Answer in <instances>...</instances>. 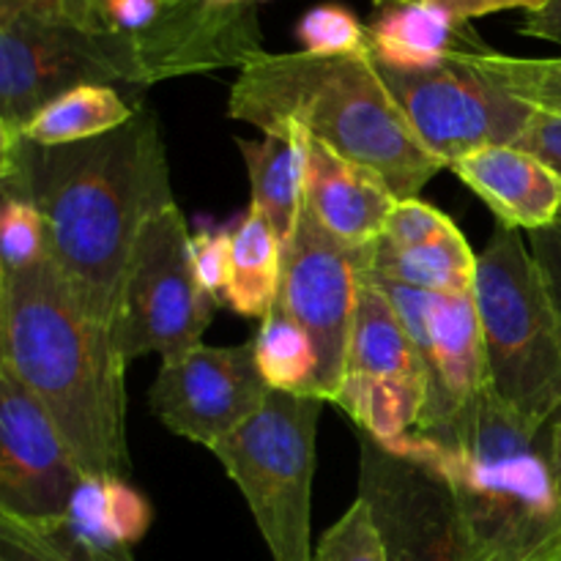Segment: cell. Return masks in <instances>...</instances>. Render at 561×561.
I'll list each match as a JSON object with an SVG mask.
<instances>
[{
    "label": "cell",
    "mask_w": 561,
    "mask_h": 561,
    "mask_svg": "<svg viewBox=\"0 0 561 561\" xmlns=\"http://www.w3.org/2000/svg\"><path fill=\"white\" fill-rule=\"evenodd\" d=\"M425 400L427 389L420 383L345 376L334 405L354 420L359 433L389 449L420 427Z\"/></svg>",
    "instance_id": "603a6c76"
},
{
    "label": "cell",
    "mask_w": 561,
    "mask_h": 561,
    "mask_svg": "<svg viewBox=\"0 0 561 561\" xmlns=\"http://www.w3.org/2000/svg\"><path fill=\"white\" fill-rule=\"evenodd\" d=\"M257 370L272 392L312 394L318 398V351L310 334L288 316L279 305L261 318L255 337Z\"/></svg>",
    "instance_id": "d4e9b609"
},
{
    "label": "cell",
    "mask_w": 561,
    "mask_h": 561,
    "mask_svg": "<svg viewBox=\"0 0 561 561\" xmlns=\"http://www.w3.org/2000/svg\"><path fill=\"white\" fill-rule=\"evenodd\" d=\"M345 376L376 378V381H405L427 389L425 365L403 318L381 288L362 272L359 305L348 345Z\"/></svg>",
    "instance_id": "d6986e66"
},
{
    "label": "cell",
    "mask_w": 561,
    "mask_h": 561,
    "mask_svg": "<svg viewBox=\"0 0 561 561\" xmlns=\"http://www.w3.org/2000/svg\"><path fill=\"white\" fill-rule=\"evenodd\" d=\"M455 228L458 225L447 214L438 211L431 203L420 201V197H411V201H398L381 239L394 247H414L422 241L438 239Z\"/></svg>",
    "instance_id": "1f68e13d"
},
{
    "label": "cell",
    "mask_w": 561,
    "mask_h": 561,
    "mask_svg": "<svg viewBox=\"0 0 561 561\" xmlns=\"http://www.w3.org/2000/svg\"><path fill=\"white\" fill-rule=\"evenodd\" d=\"M520 33L561 47V0H546L542 9L526 14V20L520 22Z\"/></svg>",
    "instance_id": "8d00e7d4"
},
{
    "label": "cell",
    "mask_w": 561,
    "mask_h": 561,
    "mask_svg": "<svg viewBox=\"0 0 561 561\" xmlns=\"http://www.w3.org/2000/svg\"><path fill=\"white\" fill-rule=\"evenodd\" d=\"M0 272L14 274L53 257L47 219L25 197L0 195Z\"/></svg>",
    "instance_id": "4316f807"
},
{
    "label": "cell",
    "mask_w": 561,
    "mask_h": 561,
    "mask_svg": "<svg viewBox=\"0 0 561 561\" xmlns=\"http://www.w3.org/2000/svg\"><path fill=\"white\" fill-rule=\"evenodd\" d=\"M0 561H135L131 548L96 540L66 518L22 520L0 513Z\"/></svg>",
    "instance_id": "cb8c5ba5"
},
{
    "label": "cell",
    "mask_w": 561,
    "mask_h": 561,
    "mask_svg": "<svg viewBox=\"0 0 561 561\" xmlns=\"http://www.w3.org/2000/svg\"><path fill=\"white\" fill-rule=\"evenodd\" d=\"M283 241L268 217L250 206L233 228L230 283L225 301L244 318H266L279 294Z\"/></svg>",
    "instance_id": "44dd1931"
},
{
    "label": "cell",
    "mask_w": 561,
    "mask_h": 561,
    "mask_svg": "<svg viewBox=\"0 0 561 561\" xmlns=\"http://www.w3.org/2000/svg\"><path fill=\"white\" fill-rule=\"evenodd\" d=\"M250 173V206L263 211L279 241L294 233L305 208L310 137L296 124L263 131L261 140H236Z\"/></svg>",
    "instance_id": "ac0fdd59"
},
{
    "label": "cell",
    "mask_w": 561,
    "mask_h": 561,
    "mask_svg": "<svg viewBox=\"0 0 561 561\" xmlns=\"http://www.w3.org/2000/svg\"><path fill=\"white\" fill-rule=\"evenodd\" d=\"M230 247H233V228L206 225L192 236V263H195L197 283L219 305L225 301L230 283Z\"/></svg>",
    "instance_id": "4dcf8cb0"
},
{
    "label": "cell",
    "mask_w": 561,
    "mask_h": 561,
    "mask_svg": "<svg viewBox=\"0 0 561 561\" xmlns=\"http://www.w3.org/2000/svg\"><path fill=\"white\" fill-rule=\"evenodd\" d=\"M389 453L447 480L474 561L561 559V493L548 431H524L491 392L447 436L411 433Z\"/></svg>",
    "instance_id": "277c9868"
},
{
    "label": "cell",
    "mask_w": 561,
    "mask_h": 561,
    "mask_svg": "<svg viewBox=\"0 0 561 561\" xmlns=\"http://www.w3.org/2000/svg\"><path fill=\"white\" fill-rule=\"evenodd\" d=\"M398 206L392 186L373 170L348 162L310 137L305 208L345 247H370Z\"/></svg>",
    "instance_id": "9a60e30c"
},
{
    "label": "cell",
    "mask_w": 561,
    "mask_h": 561,
    "mask_svg": "<svg viewBox=\"0 0 561 561\" xmlns=\"http://www.w3.org/2000/svg\"><path fill=\"white\" fill-rule=\"evenodd\" d=\"M524 151L535 153L537 159L548 164L551 170H557L561 175V118L559 115H548L535 110L531 121L526 124L524 135L515 142Z\"/></svg>",
    "instance_id": "836d02e7"
},
{
    "label": "cell",
    "mask_w": 561,
    "mask_h": 561,
    "mask_svg": "<svg viewBox=\"0 0 561 561\" xmlns=\"http://www.w3.org/2000/svg\"><path fill=\"white\" fill-rule=\"evenodd\" d=\"M80 85L148 88L135 47L107 31L27 14L0 16V142Z\"/></svg>",
    "instance_id": "52a82bcc"
},
{
    "label": "cell",
    "mask_w": 561,
    "mask_h": 561,
    "mask_svg": "<svg viewBox=\"0 0 561 561\" xmlns=\"http://www.w3.org/2000/svg\"><path fill=\"white\" fill-rule=\"evenodd\" d=\"M425 3L436 5V9L447 11L449 16H455L458 22H471L477 16L499 14V11H531L542 9L546 0H425Z\"/></svg>",
    "instance_id": "d590c367"
},
{
    "label": "cell",
    "mask_w": 561,
    "mask_h": 561,
    "mask_svg": "<svg viewBox=\"0 0 561 561\" xmlns=\"http://www.w3.org/2000/svg\"><path fill=\"white\" fill-rule=\"evenodd\" d=\"M488 392L529 433L561 414V318L520 230L496 225L477 255Z\"/></svg>",
    "instance_id": "5b68a950"
},
{
    "label": "cell",
    "mask_w": 561,
    "mask_h": 561,
    "mask_svg": "<svg viewBox=\"0 0 561 561\" xmlns=\"http://www.w3.org/2000/svg\"><path fill=\"white\" fill-rule=\"evenodd\" d=\"M312 561H387V546L365 499L356 496L343 518L321 537Z\"/></svg>",
    "instance_id": "f1b7e54d"
},
{
    "label": "cell",
    "mask_w": 561,
    "mask_h": 561,
    "mask_svg": "<svg viewBox=\"0 0 561 561\" xmlns=\"http://www.w3.org/2000/svg\"><path fill=\"white\" fill-rule=\"evenodd\" d=\"M548 458H551V469L561 493V414L548 425Z\"/></svg>",
    "instance_id": "74e56055"
},
{
    "label": "cell",
    "mask_w": 561,
    "mask_h": 561,
    "mask_svg": "<svg viewBox=\"0 0 561 561\" xmlns=\"http://www.w3.org/2000/svg\"><path fill=\"white\" fill-rule=\"evenodd\" d=\"M557 225H559V228H561V214H559V219H557Z\"/></svg>",
    "instance_id": "60d3db41"
},
{
    "label": "cell",
    "mask_w": 561,
    "mask_h": 561,
    "mask_svg": "<svg viewBox=\"0 0 561 561\" xmlns=\"http://www.w3.org/2000/svg\"><path fill=\"white\" fill-rule=\"evenodd\" d=\"M370 247H345L307 208L283 241V277L274 305L283 307L316 343L318 398L334 403L345 381L348 345Z\"/></svg>",
    "instance_id": "30bf717a"
},
{
    "label": "cell",
    "mask_w": 561,
    "mask_h": 561,
    "mask_svg": "<svg viewBox=\"0 0 561 561\" xmlns=\"http://www.w3.org/2000/svg\"><path fill=\"white\" fill-rule=\"evenodd\" d=\"M217 307L197 283L192 233L173 203L148 219L131 252L115 343L126 362L146 354L173 359L203 345Z\"/></svg>",
    "instance_id": "ba28073f"
},
{
    "label": "cell",
    "mask_w": 561,
    "mask_h": 561,
    "mask_svg": "<svg viewBox=\"0 0 561 561\" xmlns=\"http://www.w3.org/2000/svg\"><path fill=\"white\" fill-rule=\"evenodd\" d=\"M455 175L515 230H540L557 225L561 214V175L535 153L518 146H491L453 164Z\"/></svg>",
    "instance_id": "2e32d148"
},
{
    "label": "cell",
    "mask_w": 561,
    "mask_h": 561,
    "mask_svg": "<svg viewBox=\"0 0 561 561\" xmlns=\"http://www.w3.org/2000/svg\"><path fill=\"white\" fill-rule=\"evenodd\" d=\"M471 53L460 49L431 69L376 64L414 135L444 168L480 148L515 146L535 115V107L488 77Z\"/></svg>",
    "instance_id": "9c48e42d"
},
{
    "label": "cell",
    "mask_w": 561,
    "mask_h": 561,
    "mask_svg": "<svg viewBox=\"0 0 561 561\" xmlns=\"http://www.w3.org/2000/svg\"><path fill=\"white\" fill-rule=\"evenodd\" d=\"M85 477L44 405L0 362V513L66 518Z\"/></svg>",
    "instance_id": "5bb4252c"
},
{
    "label": "cell",
    "mask_w": 561,
    "mask_h": 561,
    "mask_svg": "<svg viewBox=\"0 0 561 561\" xmlns=\"http://www.w3.org/2000/svg\"><path fill=\"white\" fill-rule=\"evenodd\" d=\"M367 272L425 294H469L474 290L477 255L460 228L414 247L378 239Z\"/></svg>",
    "instance_id": "ffe728a7"
},
{
    "label": "cell",
    "mask_w": 561,
    "mask_h": 561,
    "mask_svg": "<svg viewBox=\"0 0 561 561\" xmlns=\"http://www.w3.org/2000/svg\"><path fill=\"white\" fill-rule=\"evenodd\" d=\"M378 5H394V3H420V0H376Z\"/></svg>",
    "instance_id": "ab89813d"
},
{
    "label": "cell",
    "mask_w": 561,
    "mask_h": 561,
    "mask_svg": "<svg viewBox=\"0 0 561 561\" xmlns=\"http://www.w3.org/2000/svg\"><path fill=\"white\" fill-rule=\"evenodd\" d=\"M367 44L376 64L389 69H431L460 49H485L469 22L425 3L383 5L378 20L367 25Z\"/></svg>",
    "instance_id": "e0dca14e"
},
{
    "label": "cell",
    "mask_w": 561,
    "mask_h": 561,
    "mask_svg": "<svg viewBox=\"0 0 561 561\" xmlns=\"http://www.w3.org/2000/svg\"><path fill=\"white\" fill-rule=\"evenodd\" d=\"M222 9H257V3H266V0H214Z\"/></svg>",
    "instance_id": "f35d334b"
},
{
    "label": "cell",
    "mask_w": 561,
    "mask_h": 561,
    "mask_svg": "<svg viewBox=\"0 0 561 561\" xmlns=\"http://www.w3.org/2000/svg\"><path fill=\"white\" fill-rule=\"evenodd\" d=\"M268 392L252 343L233 348L197 345L162 359L148 403L170 433L214 449L263 409Z\"/></svg>",
    "instance_id": "4fadbf2b"
},
{
    "label": "cell",
    "mask_w": 561,
    "mask_h": 561,
    "mask_svg": "<svg viewBox=\"0 0 561 561\" xmlns=\"http://www.w3.org/2000/svg\"><path fill=\"white\" fill-rule=\"evenodd\" d=\"M471 58L515 99L561 118V58H515L488 47L474 49Z\"/></svg>",
    "instance_id": "484cf974"
},
{
    "label": "cell",
    "mask_w": 561,
    "mask_h": 561,
    "mask_svg": "<svg viewBox=\"0 0 561 561\" xmlns=\"http://www.w3.org/2000/svg\"><path fill=\"white\" fill-rule=\"evenodd\" d=\"M526 236H529V250L540 266L548 294H551L553 307L561 318V228L551 225V228L531 230Z\"/></svg>",
    "instance_id": "e575fe53"
},
{
    "label": "cell",
    "mask_w": 561,
    "mask_h": 561,
    "mask_svg": "<svg viewBox=\"0 0 561 561\" xmlns=\"http://www.w3.org/2000/svg\"><path fill=\"white\" fill-rule=\"evenodd\" d=\"M296 38L301 44V53L321 55V58L370 53L367 27L343 3H321L307 11L296 25Z\"/></svg>",
    "instance_id": "83f0119b"
},
{
    "label": "cell",
    "mask_w": 561,
    "mask_h": 561,
    "mask_svg": "<svg viewBox=\"0 0 561 561\" xmlns=\"http://www.w3.org/2000/svg\"><path fill=\"white\" fill-rule=\"evenodd\" d=\"M104 513L110 535L126 548H135L151 529V504L129 480H104Z\"/></svg>",
    "instance_id": "f546056e"
},
{
    "label": "cell",
    "mask_w": 561,
    "mask_h": 561,
    "mask_svg": "<svg viewBox=\"0 0 561 561\" xmlns=\"http://www.w3.org/2000/svg\"><path fill=\"white\" fill-rule=\"evenodd\" d=\"M0 362L44 405L88 477L129 480V362L53 257L27 272H0Z\"/></svg>",
    "instance_id": "7a4b0ae2"
},
{
    "label": "cell",
    "mask_w": 561,
    "mask_h": 561,
    "mask_svg": "<svg viewBox=\"0 0 561 561\" xmlns=\"http://www.w3.org/2000/svg\"><path fill=\"white\" fill-rule=\"evenodd\" d=\"M559 561H561V559H559Z\"/></svg>",
    "instance_id": "b9f144b4"
},
{
    "label": "cell",
    "mask_w": 561,
    "mask_h": 561,
    "mask_svg": "<svg viewBox=\"0 0 561 561\" xmlns=\"http://www.w3.org/2000/svg\"><path fill=\"white\" fill-rule=\"evenodd\" d=\"M359 499L381 531L387 561H474L447 480L367 433H359Z\"/></svg>",
    "instance_id": "7c38bea8"
},
{
    "label": "cell",
    "mask_w": 561,
    "mask_h": 561,
    "mask_svg": "<svg viewBox=\"0 0 561 561\" xmlns=\"http://www.w3.org/2000/svg\"><path fill=\"white\" fill-rule=\"evenodd\" d=\"M0 195L42 211L55 266L93 321L115 334L137 239L175 203L153 110L137 107L110 135L69 146H38L25 135L0 142Z\"/></svg>",
    "instance_id": "6da1fadb"
},
{
    "label": "cell",
    "mask_w": 561,
    "mask_h": 561,
    "mask_svg": "<svg viewBox=\"0 0 561 561\" xmlns=\"http://www.w3.org/2000/svg\"><path fill=\"white\" fill-rule=\"evenodd\" d=\"M27 14L49 22H69V25L102 31L99 20V0H0V16Z\"/></svg>",
    "instance_id": "d6a6232c"
},
{
    "label": "cell",
    "mask_w": 561,
    "mask_h": 561,
    "mask_svg": "<svg viewBox=\"0 0 561 561\" xmlns=\"http://www.w3.org/2000/svg\"><path fill=\"white\" fill-rule=\"evenodd\" d=\"M367 277L387 294L398 316L403 318L425 365L427 400L414 433L431 438L447 436L480 405L488 392L485 348L474 290L425 294L370 272Z\"/></svg>",
    "instance_id": "8fae6325"
},
{
    "label": "cell",
    "mask_w": 561,
    "mask_h": 561,
    "mask_svg": "<svg viewBox=\"0 0 561 561\" xmlns=\"http://www.w3.org/2000/svg\"><path fill=\"white\" fill-rule=\"evenodd\" d=\"M228 115L263 131L296 124L337 157L381 175L398 201L416 197L444 170L400 113L370 53L321 58L263 49L239 69Z\"/></svg>",
    "instance_id": "3957f363"
},
{
    "label": "cell",
    "mask_w": 561,
    "mask_h": 561,
    "mask_svg": "<svg viewBox=\"0 0 561 561\" xmlns=\"http://www.w3.org/2000/svg\"><path fill=\"white\" fill-rule=\"evenodd\" d=\"M312 394L268 392L263 409L211 449L250 504L272 561H312L318 416Z\"/></svg>",
    "instance_id": "8992f818"
},
{
    "label": "cell",
    "mask_w": 561,
    "mask_h": 561,
    "mask_svg": "<svg viewBox=\"0 0 561 561\" xmlns=\"http://www.w3.org/2000/svg\"><path fill=\"white\" fill-rule=\"evenodd\" d=\"M135 104L113 85H80L38 110L22 135L38 146H69L115 131L135 115Z\"/></svg>",
    "instance_id": "7402d4cb"
}]
</instances>
